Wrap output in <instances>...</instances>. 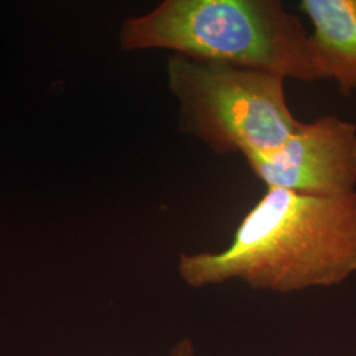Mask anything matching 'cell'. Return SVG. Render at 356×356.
<instances>
[{"label": "cell", "mask_w": 356, "mask_h": 356, "mask_svg": "<svg viewBox=\"0 0 356 356\" xmlns=\"http://www.w3.org/2000/svg\"><path fill=\"white\" fill-rule=\"evenodd\" d=\"M356 273V191L316 197L267 188L220 252L181 254L191 288L242 281L254 291L329 288Z\"/></svg>", "instance_id": "6da1fadb"}, {"label": "cell", "mask_w": 356, "mask_h": 356, "mask_svg": "<svg viewBox=\"0 0 356 356\" xmlns=\"http://www.w3.org/2000/svg\"><path fill=\"white\" fill-rule=\"evenodd\" d=\"M123 51L170 49L195 60L318 81L301 19L280 0H165L122 26Z\"/></svg>", "instance_id": "7a4b0ae2"}, {"label": "cell", "mask_w": 356, "mask_h": 356, "mask_svg": "<svg viewBox=\"0 0 356 356\" xmlns=\"http://www.w3.org/2000/svg\"><path fill=\"white\" fill-rule=\"evenodd\" d=\"M166 72L178 103V132L216 154L272 152L302 124L288 104L284 76L177 53Z\"/></svg>", "instance_id": "3957f363"}, {"label": "cell", "mask_w": 356, "mask_h": 356, "mask_svg": "<svg viewBox=\"0 0 356 356\" xmlns=\"http://www.w3.org/2000/svg\"><path fill=\"white\" fill-rule=\"evenodd\" d=\"M245 160L267 188L316 197L347 195L356 191V124L323 115L302 122L277 149Z\"/></svg>", "instance_id": "277c9868"}, {"label": "cell", "mask_w": 356, "mask_h": 356, "mask_svg": "<svg viewBox=\"0 0 356 356\" xmlns=\"http://www.w3.org/2000/svg\"><path fill=\"white\" fill-rule=\"evenodd\" d=\"M312 23L310 45L318 81L327 79L350 97L356 90V0H301Z\"/></svg>", "instance_id": "5b68a950"}, {"label": "cell", "mask_w": 356, "mask_h": 356, "mask_svg": "<svg viewBox=\"0 0 356 356\" xmlns=\"http://www.w3.org/2000/svg\"><path fill=\"white\" fill-rule=\"evenodd\" d=\"M169 356H194V344L191 339H182L175 344Z\"/></svg>", "instance_id": "8992f818"}]
</instances>
